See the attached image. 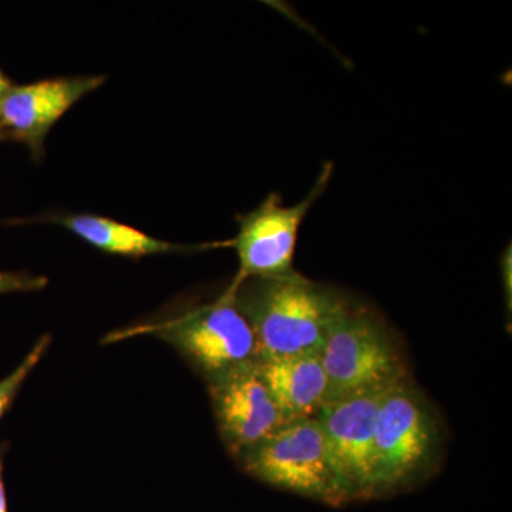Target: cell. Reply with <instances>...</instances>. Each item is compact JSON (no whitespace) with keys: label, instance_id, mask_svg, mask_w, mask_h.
Masks as SVG:
<instances>
[{"label":"cell","instance_id":"6da1fadb","mask_svg":"<svg viewBox=\"0 0 512 512\" xmlns=\"http://www.w3.org/2000/svg\"><path fill=\"white\" fill-rule=\"evenodd\" d=\"M247 318L258 360L315 355L348 296L293 271L248 279L225 291Z\"/></svg>","mask_w":512,"mask_h":512},{"label":"cell","instance_id":"7a4b0ae2","mask_svg":"<svg viewBox=\"0 0 512 512\" xmlns=\"http://www.w3.org/2000/svg\"><path fill=\"white\" fill-rule=\"evenodd\" d=\"M328 377V403L384 389L407 377L392 328L370 306L346 299L319 352Z\"/></svg>","mask_w":512,"mask_h":512},{"label":"cell","instance_id":"3957f363","mask_svg":"<svg viewBox=\"0 0 512 512\" xmlns=\"http://www.w3.org/2000/svg\"><path fill=\"white\" fill-rule=\"evenodd\" d=\"M443 451L439 414L404 377L383 394L375 426V497L409 487L433 473Z\"/></svg>","mask_w":512,"mask_h":512},{"label":"cell","instance_id":"277c9868","mask_svg":"<svg viewBox=\"0 0 512 512\" xmlns=\"http://www.w3.org/2000/svg\"><path fill=\"white\" fill-rule=\"evenodd\" d=\"M237 460L249 476L271 487L339 504L328 447L316 417L286 421Z\"/></svg>","mask_w":512,"mask_h":512},{"label":"cell","instance_id":"5b68a950","mask_svg":"<svg viewBox=\"0 0 512 512\" xmlns=\"http://www.w3.org/2000/svg\"><path fill=\"white\" fill-rule=\"evenodd\" d=\"M148 330L177 349L207 382L258 360L254 332L228 293Z\"/></svg>","mask_w":512,"mask_h":512},{"label":"cell","instance_id":"8992f818","mask_svg":"<svg viewBox=\"0 0 512 512\" xmlns=\"http://www.w3.org/2000/svg\"><path fill=\"white\" fill-rule=\"evenodd\" d=\"M333 165L323 164L322 173L309 194L298 204L285 207L278 192H272L255 210L238 217L237 237L228 247L237 251L239 269L231 285L248 279L278 278L291 274L296 242L306 215L325 194Z\"/></svg>","mask_w":512,"mask_h":512},{"label":"cell","instance_id":"52a82bcc","mask_svg":"<svg viewBox=\"0 0 512 512\" xmlns=\"http://www.w3.org/2000/svg\"><path fill=\"white\" fill-rule=\"evenodd\" d=\"M389 387L326 404L316 416L328 447L339 503L375 497L376 414Z\"/></svg>","mask_w":512,"mask_h":512},{"label":"cell","instance_id":"ba28073f","mask_svg":"<svg viewBox=\"0 0 512 512\" xmlns=\"http://www.w3.org/2000/svg\"><path fill=\"white\" fill-rule=\"evenodd\" d=\"M207 383L221 439L235 458L261 444L288 421L262 379L258 360Z\"/></svg>","mask_w":512,"mask_h":512},{"label":"cell","instance_id":"9c48e42d","mask_svg":"<svg viewBox=\"0 0 512 512\" xmlns=\"http://www.w3.org/2000/svg\"><path fill=\"white\" fill-rule=\"evenodd\" d=\"M104 82V76H74L13 84L0 100V141L25 144L39 160L45 153L47 134L57 121Z\"/></svg>","mask_w":512,"mask_h":512},{"label":"cell","instance_id":"30bf717a","mask_svg":"<svg viewBox=\"0 0 512 512\" xmlns=\"http://www.w3.org/2000/svg\"><path fill=\"white\" fill-rule=\"evenodd\" d=\"M258 366L286 420L316 417L328 403V377L319 353L258 360Z\"/></svg>","mask_w":512,"mask_h":512},{"label":"cell","instance_id":"8fae6325","mask_svg":"<svg viewBox=\"0 0 512 512\" xmlns=\"http://www.w3.org/2000/svg\"><path fill=\"white\" fill-rule=\"evenodd\" d=\"M57 222L92 247L107 252V254L127 256V258L198 251V249L212 247L211 244L197 245V247L173 244L164 239L151 237L146 232L130 227V225L121 224L111 218L99 217V215H64Z\"/></svg>","mask_w":512,"mask_h":512},{"label":"cell","instance_id":"7c38bea8","mask_svg":"<svg viewBox=\"0 0 512 512\" xmlns=\"http://www.w3.org/2000/svg\"><path fill=\"white\" fill-rule=\"evenodd\" d=\"M50 342H52V338L49 335L42 336V338L37 340L36 345L30 350L28 356L23 359V362L9 376L0 380V420L12 407L20 389H22L23 383L26 382L32 370L39 365L40 359L45 355L46 350L49 349Z\"/></svg>","mask_w":512,"mask_h":512},{"label":"cell","instance_id":"4fadbf2b","mask_svg":"<svg viewBox=\"0 0 512 512\" xmlns=\"http://www.w3.org/2000/svg\"><path fill=\"white\" fill-rule=\"evenodd\" d=\"M46 285V276L32 275L29 272L0 271V295L42 291Z\"/></svg>","mask_w":512,"mask_h":512},{"label":"cell","instance_id":"5bb4252c","mask_svg":"<svg viewBox=\"0 0 512 512\" xmlns=\"http://www.w3.org/2000/svg\"><path fill=\"white\" fill-rule=\"evenodd\" d=\"M8 444H0V512H8V500H6L5 477H3V470H5V451Z\"/></svg>","mask_w":512,"mask_h":512},{"label":"cell","instance_id":"9a60e30c","mask_svg":"<svg viewBox=\"0 0 512 512\" xmlns=\"http://www.w3.org/2000/svg\"><path fill=\"white\" fill-rule=\"evenodd\" d=\"M13 83L10 82V79L8 76H6L5 73L0 70V100L3 99V96H5L6 93L9 92L10 89H12Z\"/></svg>","mask_w":512,"mask_h":512}]
</instances>
